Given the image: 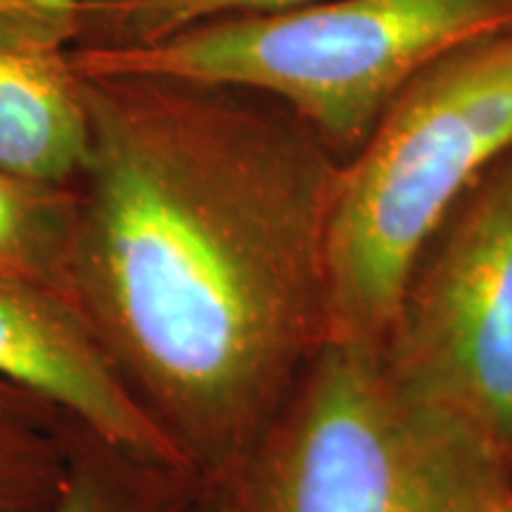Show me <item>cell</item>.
I'll list each match as a JSON object with an SVG mask.
<instances>
[{
	"mask_svg": "<svg viewBox=\"0 0 512 512\" xmlns=\"http://www.w3.org/2000/svg\"><path fill=\"white\" fill-rule=\"evenodd\" d=\"M505 31L512 0H320L207 19L150 43H81L67 57L81 76H174L271 95L344 162L415 76Z\"/></svg>",
	"mask_w": 512,
	"mask_h": 512,
	"instance_id": "3957f363",
	"label": "cell"
},
{
	"mask_svg": "<svg viewBox=\"0 0 512 512\" xmlns=\"http://www.w3.org/2000/svg\"><path fill=\"white\" fill-rule=\"evenodd\" d=\"M512 463L399 387L380 351L328 342L264 434L202 484L200 512H491Z\"/></svg>",
	"mask_w": 512,
	"mask_h": 512,
	"instance_id": "7a4b0ae2",
	"label": "cell"
},
{
	"mask_svg": "<svg viewBox=\"0 0 512 512\" xmlns=\"http://www.w3.org/2000/svg\"><path fill=\"white\" fill-rule=\"evenodd\" d=\"M81 31V0H0V38L67 50Z\"/></svg>",
	"mask_w": 512,
	"mask_h": 512,
	"instance_id": "7c38bea8",
	"label": "cell"
},
{
	"mask_svg": "<svg viewBox=\"0 0 512 512\" xmlns=\"http://www.w3.org/2000/svg\"><path fill=\"white\" fill-rule=\"evenodd\" d=\"M0 382L57 408L102 444L195 475L83 313L50 287L0 275Z\"/></svg>",
	"mask_w": 512,
	"mask_h": 512,
	"instance_id": "8992f818",
	"label": "cell"
},
{
	"mask_svg": "<svg viewBox=\"0 0 512 512\" xmlns=\"http://www.w3.org/2000/svg\"><path fill=\"white\" fill-rule=\"evenodd\" d=\"M76 76L91 143L64 297L202 486L256 444L328 342L342 159L249 88Z\"/></svg>",
	"mask_w": 512,
	"mask_h": 512,
	"instance_id": "6da1fadb",
	"label": "cell"
},
{
	"mask_svg": "<svg viewBox=\"0 0 512 512\" xmlns=\"http://www.w3.org/2000/svg\"><path fill=\"white\" fill-rule=\"evenodd\" d=\"M88 112L67 50L0 38V166L72 183L88 159Z\"/></svg>",
	"mask_w": 512,
	"mask_h": 512,
	"instance_id": "52a82bcc",
	"label": "cell"
},
{
	"mask_svg": "<svg viewBox=\"0 0 512 512\" xmlns=\"http://www.w3.org/2000/svg\"><path fill=\"white\" fill-rule=\"evenodd\" d=\"M387 373L512 463V145L446 211L403 280Z\"/></svg>",
	"mask_w": 512,
	"mask_h": 512,
	"instance_id": "5b68a950",
	"label": "cell"
},
{
	"mask_svg": "<svg viewBox=\"0 0 512 512\" xmlns=\"http://www.w3.org/2000/svg\"><path fill=\"white\" fill-rule=\"evenodd\" d=\"M79 192L0 166V275L64 294Z\"/></svg>",
	"mask_w": 512,
	"mask_h": 512,
	"instance_id": "30bf717a",
	"label": "cell"
},
{
	"mask_svg": "<svg viewBox=\"0 0 512 512\" xmlns=\"http://www.w3.org/2000/svg\"><path fill=\"white\" fill-rule=\"evenodd\" d=\"M491 512H512V494H510L508 498H505V501H501V503H498V505H496V508H494V510H491Z\"/></svg>",
	"mask_w": 512,
	"mask_h": 512,
	"instance_id": "5bb4252c",
	"label": "cell"
},
{
	"mask_svg": "<svg viewBox=\"0 0 512 512\" xmlns=\"http://www.w3.org/2000/svg\"><path fill=\"white\" fill-rule=\"evenodd\" d=\"M311 3L320 0H138L88 19L81 27L79 38L86 36L83 43L133 46V43L157 41L207 19L287 10Z\"/></svg>",
	"mask_w": 512,
	"mask_h": 512,
	"instance_id": "8fae6325",
	"label": "cell"
},
{
	"mask_svg": "<svg viewBox=\"0 0 512 512\" xmlns=\"http://www.w3.org/2000/svg\"><path fill=\"white\" fill-rule=\"evenodd\" d=\"M200 479L81 432L67 482L41 512H200Z\"/></svg>",
	"mask_w": 512,
	"mask_h": 512,
	"instance_id": "ba28073f",
	"label": "cell"
},
{
	"mask_svg": "<svg viewBox=\"0 0 512 512\" xmlns=\"http://www.w3.org/2000/svg\"><path fill=\"white\" fill-rule=\"evenodd\" d=\"M67 415L0 382V512H41L67 482L81 437Z\"/></svg>",
	"mask_w": 512,
	"mask_h": 512,
	"instance_id": "9c48e42d",
	"label": "cell"
},
{
	"mask_svg": "<svg viewBox=\"0 0 512 512\" xmlns=\"http://www.w3.org/2000/svg\"><path fill=\"white\" fill-rule=\"evenodd\" d=\"M512 145V31L408 83L339 164L325 226L328 339L380 351L408 268L446 211Z\"/></svg>",
	"mask_w": 512,
	"mask_h": 512,
	"instance_id": "277c9868",
	"label": "cell"
},
{
	"mask_svg": "<svg viewBox=\"0 0 512 512\" xmlns=\"http://www.w3.org/2000/svg\"><path fill=\"white\" fill-rule=\"evenodd\" d=\"M131 3H138V0H81V27L88 22V19L102 15V12L124 8V5H131Z\"/></svg>",
	"mask_w": 512,
	"mask_h": 512,
	"instance_id": "4fadbf2b",
	"label": "cell"
}]
</instances>
